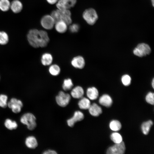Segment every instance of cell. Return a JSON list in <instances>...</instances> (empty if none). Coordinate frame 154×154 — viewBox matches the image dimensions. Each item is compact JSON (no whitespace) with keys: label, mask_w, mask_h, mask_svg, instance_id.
Returning <instances> with one entry per match:
<instances>
[{"label":"cell","mask_w":154,"mask_h":154,"mask_svg":"<svg viewBox=\"0 0 154 154\" xmlns=\"http://www.w3.org/2000/svg\"></svg>","instance_id":"obj_38"},{"label":"cell","mask_w":154,"mask_h":154,"mask_svg":"<svg viewBox=\"0 0 154 154\" xmlns=\"http://www.w3.org/2000/svg\"><path fill=\"white\" fill-rule=\"evenodd\" d=\"M86 94L88 98L92 100L96 99L99 94L97 89L94 87L88 88L86 90Z\"/></svg>","instance_id":"obj_19"},{"label":"cell","mask_w":154,"mask_h":154,"mask_svg":"<svg viewBox=\"0 0 154 154\" xmlns=\"http://www.w3.org/2000/svg\"><path fill=\"white\" fill-rule=\"evenodd\" d=\"M7 106L11 110L13 113L17 114L21 112L23 104L21 100L13 98L8 102Z\"/></svg>","instance_id":"obj_7"},{"label":"cell","mask_w":154,"mask_h":154,"mask_svg":"<svg viewBox=\"0 0 154 154\" xmlns=\"http://www.w3.org/2000/svg\"><path fill=\"white\" fill-rule=\"evenodd\" d=\"M152 86L153 88H154V78L152 80Z\"/></svg>","instance_id":"obj_36"},{"label":"cell","mask_w":154,"mask_h":154,"mask_svg":"<svg viewBox=\"0 0 154 154\" xmlns=\"http://www.w3.org/2000/svg\"><path fill=\"white\" fill-rule=\"evenodd\" d=\"M26 146L30 149H35L38 145V143L36 138L33 136H30L27 137L25 141Z\"/></svg>","instance_id":"obj_14"},{"label":"cell","mask_w":154,"mask_h":154,"mask_svg":"<svg viewBox=\"0 0 154 154\" xmlns=\"http://www.w3.org/2000/svg\"><path fill=\"white\" fill-rule=\"evenodd\" d=\"M125 149V143L123 141L109 147L106 151L108 154H123Z\"/></svg>","instance_id":"obj_8"},{"label":"cell","mask_w":154,"mask_h":154,"mask_svg":"<svg viewBox=\"0 0 154 154\" xmlns=\"http://www.w3.org/2000/svg\"><path fill=\"white\" fill-rule=\"evenodd\" d=\"M27 37L30 45L35 48L45 47L47 46L50 41L46 31L37 29L30 30Z\"/></svg>","instance_id":"obj_1"},{"label":"cell","mask_w":154,"mask_h":154,"mask_svg":"<svg viewBox=\"0 0 154 154\" xmlns=\"http://www.w3.org/2000/svg\"><path fill=\"white\" fill-rule=\"evenodd\" d=\"M36 118L32 113L28 112L23 115L20 119L21 122L27 126V129L31 131L34 130L37 127Z\"/></svg>","instance_id":"obj_3"},{"label":"cell","mask_w":154,"mask_h":154,"mask_svg":"<svg viewBox=\"0 0 154 154\" xmlns=\"http://www.w3.org/2000/svg\"><path fill=\"white\" fill-rule=\"evenodd\" d=\"M84 118V114L81 112L76 111L74 112L73 116L67 120V124L69 127H73L76 123L82 121Z\"/></svg>","instance_id":"obj_11"},{"label":"cell","mask_w":154,"mask_h":154,"mask_svg":"<svg viewBox=\"0 0 154 154\" xmlns=\"http://www.w3.org/2000/svg\"><path fill=\"white\" fill-rule=\"evenodd\" d=\"M7 96L5 94H0V107L2 108H6L7 106Z\"/></svg>","instance_id":"obj_30"},{"label":"cell","mask_w":154,"mask_h":154,"mask_svg":"<svg viewBox=\"0 0 154 154\" xmlns=\"http://www.w3.org/2000/svg\"><path fill=\"white\" fill-rule=\"evenodd\" d=\"M151 2H152V4L153 5V6L154 7V0H151Z\"/></svg>","instance_id":"obj_37"},{"label":"cell","mask_w":154,"mask_h":154,"mask_svg":"<svg viewBox=\"0 0 154 154\" xmlns=\"http://www.w3.org/2000/svg\"><path fill=\"white\" fill-rule=\"evenodd\" d=\"M71 97V95L69 94L60 91L56 97V102L60 106L65 107L69 103Z\"/></svg>","instance_id":"obj_5"},{"label":"cell","mask_w":154,"mask_h":154,"mask_svg":"<svg viewBox=\"0 0 154 154\" xmlns=\"http://www.w3.org/2000/svg\"><path fill=\"white\" fill-rule=\"evenodd\" d=\"M82 16L87 23L90 25H94L98 18L96 11L92 8H90L85 10L83 13Z\"/></svg>","instance_id":"obj_4"},{"label":"cell","mask_w":154,"mask_h":154,"mask_svg":"<svg viewBox=\"0 0 154 154\" xmlns=\"http://www.w3.org/2000/svg\"><path fill=\"white\" fill-rule=\"evenodd\" d=\"M4 125L7 129L11 130L16 129L18 126L15 121L12 120L9 118H7L5 120Z\"/></svg>","instance_id":"obj_22"},{"label":"cell","mask_w":154,"mask_h":154,"mask_svg":"<svg viewBox=\"0 0 154 154\" xmlns=\"http://www.w3.org/2000/svg\"><path fill=\"white\" fill-rule=\"evenodd\" d=\"M44 154H57L56 152L53 150H48L45 151L43 153Z\"/></svg>","instance_id":"obj_34"},{"label":"cell","mask_w":154,"mask_h":154,"mask_svg":"<svg viewBox=\"0 0 154 154\" xmlns=\"http://www.w3.org/2000/svg\"><path fill=\"white\" fill-rule=\"evenodd\" d=\"M54 21L50 15L43 16L40 20V24L42 27L47 30H50L53 27L55 24Z\"/></svg>","instance_id":"obj_10"},{"label":"cell","mask_w":154,"mask_h":154,"mask_svg":"<svg viewBox=\"0 0 154 154\" xmlns=\"http://www.w3.org/2000/svg\"><path fill=\"white\" fill-rule=\"evenodd\" d=\"M80 29V26L78 24L74 23L71 25L69 27V31L72 33L77 32Z\"/></svg>","instance_id":"obj_33"},{"label":"cell","mask_w":154,"mask_h":154,"mask_svg":"<svg viewBox=\"0 0 154 154\" xmlns=\"http://www.w3.org/2000/svg\"><path fill=\"white\" fill-rule=\"evenodd\" d=\"M131 79L127 74L123 76L121 78V81L123 84L125 86H129L131 83Z\"/></svg>","instance_id":"obj_31"},{"label":"cell","mask_w":154,"mask_h":154,"mask_svg":"<svg viewBox=\"0 0 154 154\" xmlns=\"http://www.w3.org/2000/svg\"><path fill=\"white\" fill-rule=\"evenodd\" d=\"M110 138L115 143H119L122 141V137L121 135L117 132L113 133L110 135Z\"/></svg>","instance_id":"obj_29"},{"label":"cell","mask_w":154,"mask_h":154,"mask_svg":"<svg viewBox=\"0 0 154 154\" xmlns=\"http://www.w3.org/2000/svg\"><path fill=\"white\" fill-rule=\"evenodd\" d=\"M109 127L112 130L117 131L120 129L121 125L120 122L117 120H113L110 123Z\"/></svg>","instance_id":"obj_26"},{"label":"cell","mask_w":154,"mask_h":154,"mask_svg":"<svg viewBox=\"0 0 154 154\" xmlns=\"http://www.w3.org/2000/svg\"><path fill=\"white\" fill-rule=\"evenodd\" d=\"M73 86V82L71 78L65 79L63 81L62 88L64 91H67L71 90Z\"/></svg>","instance_id":"obj_25"},{"label":"cell","mask_w":154,"mask_h":154,"mask_svg":"<svg viewBox=\"0 0 154 154\" xmlns=\"http://www.w3.org/2000/svg\"><path fill=\"white\" fill-rule=\"evenodd\" d=\"M9 37L7 34L4 31H0V44L5 45L8 42Z\"/></svg>","instance_id":"obj_28"},{"label":"cell","mask_w":154,"mask_h":154,"mask_svg":"<svg viewBox=\"0 0 154 154\" xmlns=\"http://www.w3.org/2000/svg\"><path fill=\"white\" fill-rule=\"evenodd\" d=\"M153 122L151 120L143 122L142 124L141 129L143 133L147 135L149 133L150 128L153 125Z\"/></svg>","instance_id":"obj_24"},{"label":"cell","mask_w":154,"mask_h":154,"mask_svg":"<svg viewBox=\"0 0 154 154\" xmlns=\"http://www.w3.org/2000/svg\"><path fill=\"white\" fill-rule=\"evenodd\" d=\"M99 102L101 105L108 107L111 106L112 103V100L110 96L108 94H105L100 97Z\"/></svg>","instance_id":"obj_18"},{"label":"cell","mask_w":154,"mask_h":154,"mask_svg":"<svg viewBox=\"0 0 154 154\" xmlns=\"http://www.w3.org/2000/svg\"><path fill=\"white\" fill-rule=\"evenodd\" d=\"M88 110L90 114L94 117L98 116L102 112L101 108L95 103L91 104Z\"/></svg>","instance_id":"obj_17"},{"label":"cell","mask_w":154,"mask_h":154,"mask_svg":"<svg viewBox=\"0 0 154 154\" xmlns=\"http://www.w3.org/2000/svg\"><path fill=\"white\" fill-rule=\"evenodd\" d=\"M11 3L9 0H0V10L7 11L10 8Z\"/></svg>","instance_id":"obj_27"},{"label":"cell","mask_w":154,"mask_h":154,"mask_svg":"<svg viewBox=\"0 0 154 154\" xmlns=\"http://www.w3.org/2000/svg\"><path fill=\"white\" fill-rule=\"evenodd\" d=\"M50 4H54L56 3L58 0H46Z\"/></svg>","instance_id":"obj_35"},{"label":"cell","mask_w":154,"mask_h":154,"mask_svg":"<svg viewBox=\"0 0 154 154\" xmlns=\"http://www.w3.org/2000/svg\"><path fill=\"white\" fill-rule=\"evenodd\" d=\"M49 66L48 70L51 75L56 76L59 74L61 72V69L58 65L56 64H51Z\"/></svg>","instance_id":"obj_23"},{"label":"cell","mask_w":154,"mask_h":154,"mask_svg":"<svg viewBox=\"0 0 154 154\" xmlns=\"http://www.w3.org/2000/svg\"><path fill=\"white\" fill-rule=\"evenodd\" d=\"M154 94L151 92H149L146 95L145 100L147 102L151 105H153L154 103Z\"/></svg>","instance_id":"obj_32"},{"label":"cell","mask_w":154,"mask_h":154,"mask_svg":"<svg viewBox=\"0 0 154 154\" xmlns=\"http://www.w3.org/2000/svg\"><path fill=\"white\" fill-rule=\"evenodd\" d=\"M55 28L56 31L60 33H65L67 29L68 25L63 21H59L55 23Z\"/></svg>","instance_id":"obj_20"},{"label":"cell","mask_w":154,"mask_h":154,"mask_svg":"<svg viewBox=\"0 0 154 154\" xmlns=\"http://www.w3.org/2000/svg\"><path fill=\"white\" fill-rule=\"evenodd\" d=\"M76 3V0H58L56 6L59 10H69L74 7Z\"/></svg>","instance_id":"obj_9"},{"label":"cell","mask_w":154,"mask_h":154,"mask_svg":"<svg viewBox=\"0 0 154 154\" xmlns=\"http://www.w3.org/2000/svg\"><path fill=\"white\" fill-rule=\"evenodd\" d=\"M71 15L69 10L58 9L52 11L50 15L54 19L55 23L61 21L69 25H70L72 22Z\"/></svg>","instance_id":"obj_2"},{"label":"cell","mask_w":154,"mask_h":154,"mask_svg":"<svg viewBox=\"0 0 154 154\" xmlns=\"http://www.w3.org/2000/svg\"><path fill=\"white\" fill-rule=\"evenodd\" d=\"M151 49L149 45L145 43L139 44L133 50V54L139 57H143L149 54Z\"/></svg>","instance_id":"obj_6"},{"label":"cell","mask_w":154,"mask_h":154,"mask_svg":"<svg viewBox=\"0 0 154 154\" xmlns=\"http://www.w3.org/2000/svg\"><path fill=\"white\" fill-rule=\"evenodd\" d=\"M23 8L22 3L19 0H14L11 3L10 8L14 13H17L20 12Z\"/></svg>","instance_id":"obj_16"},{"label":"cell","mask_w":154,"mask_h":154,"mask_svg":"<svg viewBox=\"0 0 154 154\" xmlns=\"http://www.w3.org/2000/svg\"><path fill=\"white\" fill-rule=\"evenodd\" d=\"M78 105L80 109L86 110L89 109L91 105V103L88 98L82 97L78 102Z\"/></svg>","instance_id":"obj_21"},{"label":"cell","mask_w":154,"mask_h":154,"mask_svg":"<svg viewBox=\"0 0 154 154\" xmlns=\"http://www.w3.org/2000/svg\"><path fill=\"white\" fill-rule=\"evenodd\" d=\"M53 61V56L49 53H45L41 56V62L44 66H49L52 64Z\"/></svg>","instance_id":"obj_15"},{"label":"cell","mask_w":154,"mask_h":154,"mask_svg":"<svg viewBox=\"0 0 154 154\" xmlns=\"http://www.w3.org/2000/svg\"><path fill=\"white\" fill-rule=\"evenodd\" d=\"M84 92L83 88L80 86H76L72 88L70 95L75 99H80L83 97Z\"/></svg>","instance_id":"obj_13"},{"label":"cell","mask_w":154,"mask_h":154,"mask_svg":"<svg viewBox=\"0 0 154 154\" xmlns=\"http://www.w3.org/2000/svg\"><path fill=\"white\" fill-rule=\"evenodd\" d=\"M71 64L74 68L78 69H83L85 65V60L84 57L81 56L74 57L72 59Z\"/></svg>","instance_id":"obj_12"}]
</instances>
